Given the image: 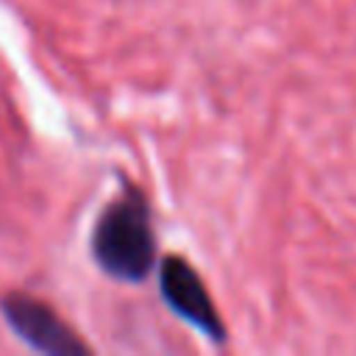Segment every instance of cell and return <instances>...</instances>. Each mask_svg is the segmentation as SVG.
<instances>
[{
	"label": "cell",
	"instance_id": "obj_1",
	"mask_svg": "<svg viewBox=\"0 0 356 356\" xmlns=\"http://www.w3.org/2000/svg\"><path fill=\"white\" fill-rule=\"evenodd\" d=\"M92 256L97 267L128 284L147 278L156 261V236L150 225V209L139 189H125L100 211L92 231Z\"/></svg>",
	"mask_w": 356,
	"mask_h": 356
},
{
	"label": "cell",
	"instance_id": "obj_2",
	"mask_svg": "<svg viewBox=\"0 0 356 356\" xmlns=\"http://www.w3.org/2000/svg\"><path fill=\"white\" fill-rule=\"evenodd\" d=\"M6 323L14 328V334L33 350L47 356H86L89 345L42 300L11 292L0 303Z\"/></svg>",
	"mask_w": 356,
	"mask_h": 356
},
{
	"label": "cell",
	"instance_id": "obj_3",
	"mask_svg": "<svg viewBox=\"0 0 356 356\" xmlns=\"http://www.w3.org/2000/svg\"><path fill=\"white\" fill-rule=\"evenodd\" d=\"M161 295L170 303V309L192 323L209 342L222 345L225 342V323L214 306V300L206 292L203 278L197 270L181 259V256H167L161 261Z\"/></svg>",
	"mask_w": 356,
	"mask_h": 356
}]
</instances>
